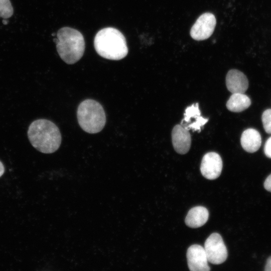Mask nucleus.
<instances>
[{"label":"nucleus","instance_id":"f257e3e1","mask_svg":"<svg viewBox=\"0 0 271 271\" xmlns=\"http://www.w3.org/2000/svg\"><path fill=\"white\" fill-rule=\"evenodd\" d=\"M31 145L39 152L51 154L57 151L61 142V136L57 126L45 119L33 121L28 130Z\"/></svg>","mask_w":271,"mask_h":271},{"label":"nucleus","instance_id":"f03ea898","mask_svg":"<svg viewBox=\"0 0 271 271\" xmlns=\"http://www.w3.org/2000/svg\"><path fill=\"white\" fill-rule=\"evenodd\" d=\"M94 46L99 55L109 60L122 59L128 53L124 36L119 30L112 27L103 28L97 32Z\"/></svg>","mask_w":271,"mask_h":271},{"label":"nucleus","instance_id":"7ed1b4c3","mask_svg":"<svg viewBox=\"0 0 271 271\" xmlns=\"http://www.w3.org/2000/svg\"><path fill=\"white\" fill-rule=\"evenodd\" d=\"M59 40L56 49L60 58L67 64H73L83 55L85 42L82 34L78 30L63 27L57 33Z\"/></svg>","mask_w":271,"mask_h":271},{"label":"nucleus","instance_id":"20e7f679","mask_svg":"<svg viewBox=\"0 0 271 271\" xmlns=\"http://www.w3.org/2000/svg\"><path fill=\"white\" fill-rule=\"evenodd\" d=\"M77 117L81 128L89 133L100 132L106 122V116L102 105L97 101L87 99L79 105Z\"/></svg>","mask_w":271,"mask_h":271},{"label":"nucleus","instance_id":"39448f33","mask_svg":"<svg viewBox=\"0 0 271 271\" xmlns=\"http://www.w3.org/2000/svg\"><path fill=\"white\" fill-rule=\"evenodd\" d=\"M205 249L208 262L219 264L227 259L228 253L221 236L217 233H212L206 240Z\"/></svg>","mask_w":271,"mask_h":271},{"label":"nucleus","instance_id":"423d86ee","mask_svg":"<svg viewBox=\"0 0 271 271\" xmlns=\"http://www.w3.org/2000/svg\"><path fill=\"white\" fill-rule=\"evenodd\" d=\"M216 24L215 16L210 13L202 14L190 30L191 37L197 41L209 38L214 32Z\"/></svg>","mask_w":271,"mask_h":271},{"label":"nucleus","instance_id":"0eeeda50","mask_svg":"<svg viewBox=\"0 0 271 271\" xmlns=\"http://www.w3.org/2000/svg\"><path fill=\"white\" fill-rule=\"evenodd\" d=\"M222 161L219 154L215 152H209L203 156L200 171L202 175L209 180H214L221 174Z\"/></svg>","mask_w":271,"mask_h":271},{"label":"nucleus","instance_id":"6e6552de","mask_svg":"<svg viewBox=\"0 0 271 271\" xmlns=\"http://www.w3.org/2000/svg\"><path fill=\"white\" fill-rule=\"evenodd\" d=\"M187 259L189 269L191 271H208L210 268L203 247L193 244L187 249Z\"/></svg>","mask_w":271,"mask_h":271},{"label":"nucleus","instance_id":"1a4fd4ad","mask_svg":"<svg viewBox=\"0 0 271 271\" xmlns=\"http://www.w3.org/2000/svg\"><path fill=\"white\" fill-rule=\"evenodd\" d=\"M188 130L181 124L176 125L172 130V144L176 152L180 154H186L190 148L191 138Z\"/></svg>","mask_w":271,"mask_h":271},{"label":"nucleus","instance_id":"9d476101","mask_svg":"<svg viewBox=\"0 0 271 271\" xmlns=\"http://www.w3.org/2000/svg\"><path fill=\"white\" fill-rule=\"evenodd\" d=\"M226 85L228 90L232 93H244L248 87V81L243 73L236 69H231L226 75Z\"/></svg>","mask_w":271,"mask_h":271},{"label":"nucleus","instance_id":"9b49d317","mask_svg":"<svg viewBox=\"0 0 271 271\" xmlns=\"http://www.w3.org/2000/svg\"><path fill=\"white\" fill-rule=\"evenodd\" d=\"M240 143L242 148L247 152H255L261 146V136L259 132L254 128L246 129L241 134Z\"/></svg>","mask_w":271,"mask_h":271},{"label":"nucleus","instance_id":"f8f14e48","mask_svg":"<svg viewBox=\"0 0 271 271\" xmlns=\"http://www.w3.org/2000/svg\"><path fill=\"white\" fill-rule=\"evenodd\" d=\"M209 218V212L203 206H196L191 208L185 218L186 224L191 228H198L204 225Z\"/></svg>","mask_w":271,"mask_h":271},{"label":"nucleus","instance_id":"ddd939ff","mask_svg":"<svg viewBox=\"0 0 271 271\" xmlns=\"http://www.w3.org/2000/svg\"><path fill=\"white\" fill-rule=\"evenodd\" d=\"M250 98L242 93H232L226 103L227 109L232 112H239L249 107Z\"/></svg>","mask_w":271,"mask_h":271},{"label":"nucleus","instance_id":"4468645a","mask_svg":"<svg viewBox=\"0 0 271 271\" xmlns=\"http://www.w3.org/2000/svg\"><path fill=\"white\" fill-rule=\"evenodd\" d=\"M199 116H200V111L199 109V104L198 103H196L187 107L182 122L184 121L187 123L190 122L191 119L196 118Z\"/></svg>","mask_w":271,"mask_h":271},{"label":"nucleus","instance_id":"2eb2a0df","mask_svg":"<svg viewBox=\"0 0 271 271\" xmlns=\"http://www.w3.org/2000/svg\"><path fill=\"white\" fill-rule=\"evenodd\" d=\"M14 13L13 8L10 0H0V18L8 19Z\"/></svg>","mask_w":271,"mask_h":271},{"label":"nucleus","instance_id":"dca6fc26","mask_svg":"<svg viewBox=\"0 0 271 271\" xmlns=\"http://www.w3.org/2000/svg\"><path fill=\"white\" fill-rule=\"evenodd\" d=\"M261 120L265 132L271 134V109L264 111L262 114Z\"/></svg>","mask_w":271,"mask_h":271},{"label":"nucleus","instance_id":"f3484780","mask_svg":"<svg viewBox=\"0 0 271 271\" xmlns=\"http://www.w3.org/2000/svg\"><path fill=\"white\" fill-rule=\"evenodd\" d=\"M208 121L207 118H204L200 115L193 122L184 127L188 130L192 129L194 130L200 131L201 127L206 124Z\"/></svg>","mask_w":271,"mask_h":271},{"label":"nucleus","instance_id":"a211bd4d","mask_svg":"<svg viewBox=\"0 0 271 271\" xmlns=\"http://www.w3.org/2000/svg\"><path fill=\"white\" fill-rule=\"evenodd\" d=\"M264 153L267 158L271 159V137L267 140L265 143Z\"/></svg>","mask_w":271,"mask_h":271},{"label":"nucleus","instance_id":"6ab92c4d","mask_svg":"<svg viewBox=\"0 0 271 271\" xmlns=\"http://www.w3.org/2000/svg\"><path fill=\"white\" fill-rule=\"evenodd\" d=\"M264 187L267 191L271 192V174L266 178L264 182Z\"/></svg>","mask_w":271,"mask_h":271},{"label":"nucleus","instance_id":"aec40b11","mask_svg":"<svg viewBox=\"0 0 271 271\" xmlns=\"http://www.w3.org/2000/svg\"><path fill=\"white\" fill-rule=\"evenodd\" d=\"M264 270L271 271V256L269 257L266 260Z\"/></svg>","mask_w":271,"mask_h":271},{"label":"nucleus","instance_id":"412c9836","mask_svg":"<svg viewBox=\"0 0 271 271\" xmlns=\"http://www.w3.org/2000/svg\"><path fill=\"white\" fill-rule=\"evenodd\" d=\"M5 172L4 166L3 163L0 161V177H1Z\"/></svg>","mask_w":271,"mask_h":271},{"label":"nucleus","instance_id":"4be33fe9","mask_svg":"<svg viewBox=\"0 0 271 271\" xmlns=\"http://www.w3.org/2000/svg\"><path fill=\"white\" fill-rule=\"evenodd\" d=\"M3 23L4 25H7L8 24V21L6 19H3Z\"/></svg>","mask_w":271,"mask_h":271},{"label":"nucleus","instance_id":"5701e85b","mask_svg":"<svg viewBox=\"0 0 271 271\" xmlns=\"http://www.w3.org/2000/svg\"><path fill=\"white\" fill-rule=\"evenodd\" d=\"M52 36H55V33H53V34H52Z\"/></svg>","mask_w":271,"mask_h":271}]
</instances>
